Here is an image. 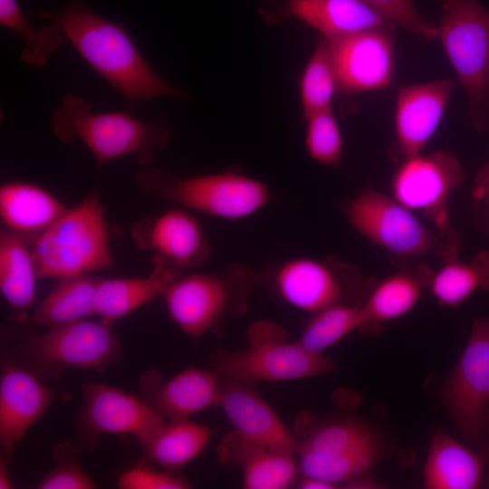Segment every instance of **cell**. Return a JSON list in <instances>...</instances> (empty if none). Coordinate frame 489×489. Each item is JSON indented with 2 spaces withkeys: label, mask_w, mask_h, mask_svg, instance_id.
I'll return each instance as SVG.
<instances>
[{
  "label": "cell",
  "mask_w": 489,
  "mask_h": 489,
  "mask_svg": "<svg viewBox=\"0 0 489 489\" xmlns=\"http://www.w3.org/2000/svg\"><path fill=\"white\" fill-rule=\"evenodd\" d=\"M38 16L62 29L67 43L124 97L128 109L161 96L184 95L149 65L125 25L96 14L84 0H70L55 12L41 10Z\"/></svg>",
  "instance_id": "6da1fadb"
},
{
  "label": "cell",
  "mask_w": 489,
  "mask_h": 489,
  "mask_svg": "<svg viewBox=\"0 0 489 489\" xmlns=\"http://www.w3.org/2000/svg\"><path fill=\"white\" fill-rule=\"evenodd\" d=\"M123 111H91L84 99L68 93L52 120L55 137L62 143L81 141L92 155L98 171L105 164L128 156L149 166L155 153L169 142L165 119L143 120Z\"/></svg>",
  "instance_id": "7a4b0ae2"
},
{
  "label": "cell",
  "mask_w": 489,
  "mask_h": 489,
  "mask_svg": "<svg viewBox=\"0 0 489 489\" xmlns=\"http://www.w3.org/2000/svg\"><path fill=\"white\" fill-rule=\"evenodd\" d=\"M256 286V273L231 263L216 271L181 274L168 284L162 298L173 323L198 339L241 318Z\"/></svg>",
  "instance_id": "3957f363"
},
{
  "label": "cell",
  "mask_w": 489,
  "mask_h": 489,
  "mask_svg": "<svg viewBox=\"0 0 489 489\" xmlns=\"http://www.w3.org/2000/svg\"><path fill=\"white\" fill-rule=\"evenodd\" d=\"M38 278L91 274L114 267L105 207L97 187L32 243Z\"/></svg>",
  "instance_id": "277c9868"
},
{
  "label": "cell",
  "mask_w": 489,
  "mask_h": 489,
  "mask_svg": "<svg viewBox=\"0 0 489 489\" xmlns=\"http://www.w3.org/2000/svg\"><path fill=\"white\" fill-rule=\"evenodd\" d=\"M135 183L143 196L229 221L248 218L273 199L265 182L235 171L178 177L144 166L137 173Z\"/></svg>",
  "instance_id": "5b68a950"
},
{
  "label": "cell",
  "mask_w": 489,
  "mask_h": 489,
  "mask_svg": "<svg viewBox=\"0 0 489 489\" xmlns=\"http://www.w3.org/2000/svg\"><path fill=\"white\" fill-rule=\"evenodd\" d=\"M340 210L356 232L398 263L436 252L445 261L458 256L461 250L460 237L453 230L433 231L414 211L372 188L348 197Z\"/></svg>",
  "instance_id": "8992f818"
},
{
  "label": "cell",
  "mask_w": 489,
  "mask_h": 489,
  "mask_svg": "<svg viewBox=\"0 0 489 489\" xmlns=\"http://www.w3.org/2000/svg\"><path fill=\"white\" fill-rule=\"evenodd\" d=\"M247 347L214 349L209 355L213 369L251 387L262 382L295 380L337 370L333 358L313 353L297 340L290 341L280 324L269 320L253 321L246 329Z\"/></svg>",
  "instance_id": "52a82bcc"
},
{
  "label": "cell",
  "mask_w": 489,
  "mask_h": 489,
  "mask_svg": "<svg viewBox=\"0 0 489 489\" xmlns=\"http://www.w3.org/2000/svg\"><path fill=\"white\" fill-rule=\"evenodd\" d=\"M437 37L467 100L476 131L489 126V9L478 0H441Z\"/></svg>",
  "instance_id": "ba28073f"
},
{
  "label": "cell",
  "mask_w": 489,
  "mask_h": 489,
  "mask_svg": "<svg viewBox=\"0 0 489 489\" xmlns=\"http://www.w3.org/2000/svg\"><path fill=\"white\" fill-rule=\"evenodd\" d=\"M257 285L311 314L337 304H361L369 290L355 266L331 256H294L270 263L257 273Z\"/></svg>",
  "instance_id": "9c48e42d"
},
{
  "label": "cell",
  "mask_w": 489,
  "mask_h": 489,
  "mask_svg": "<svg viewBox=\"0 0 489 489\" xmlns=\"http://www.w3.org/2000/svg\"><path fill=\"white\" fill-rule=\"evenodd\" d=\"M19 343V355L34 374L58 378L71 369H104L121 355L120 343L112 326L87 319L46 328L38 334L33 330Z\"/></svg>",
  "instance_id": "30bf717a"
},
{
  "label": "cell",
  "mask_w": 489,
  "mask_h": 489,
  "mask_svg": "<svg viewBox=\"0 0 489 489\" xmlns=\"http://www.w3.org/2000/svg\"><path fill=\"white\" fill-rule=\"evenodd\" d=\"M457 431L489 450V319L474 320L464 350L442 388Z\"/></svg>",
  "instance_id": "8fae6325"
},
{
  "label": "cell",
  "mask_w": 489,
  "mask_h": 489,
  "mask_svg": "<svg viewBox=\"0 0 489 489\" xmlns=\"http://www.w3.org/2000/svg\"><path fill=\"white\" fill-rule=\"evenodd\" d=\"M463 181L461 163L453 153H420L398 162L390 178L391 197L422 213L436 228L449 232L448 199Z\"/></svg>",
  "instance_id": "7c38bea8"
},
{
  "label": "cell",
  "mask_w": 489,
  "mask_h": 489,
  "mask_svg": "<svg viewBox=\"0 0 489 489\" xmlns=\"http://www.w3.org/2000/svg\"><path fill=\"white\" fill-rule=\"evenodd\" d=\"M130 236L138 249L151 254L152 265L177 276L204 265L212 253L200 222L189 210L179 206L137 221Z\"/></svg>",
  "instance_id": "4fadbf2b"
},
{
  "label": "cell",
  "mask_w": 489,
  "mask_h": 489,
  "mask_svg": "<svg viewBox=\"0 0 489 489\" xmlns=\"http://www.w3.org/2000/svg\"><path fill=\"white\" fill-rule=\"evenodd\" d=\"M82 396L77 431L79 442L89 450L104 435H130L143 440L168 421L140 396L104 383H84Z\"/></svg>",
  "instance_id": "5bb4252c"
},
{
  "label": "cell",
  "mask_w": 489,
  "mask_h": 489,
  "mask_svg": "<svg viewBox=\"0 0 489 489\" xmlns=\"http://www.w3.org/2000/svg\"><path fill=\"white\" fill-rule=\"evenodd\" d=\"M392 30H367L329 41L339 91L354 94L391 84L395 70Z\"/></svg>",
  "instance_id": "9a60e30c"
},
{
  "label": "cell",
  "mask_w": 489,
  "mask_h": 489,
  "mask_svg": "<svg viewBox=\"0 0 489 489\" xmlns=\"http://www.w3.org/2000/svg\"><path fill=\"white\" fill-rule=\"evenodd\" d=\"M453 81L440 79L403 86L395 104V141L391 158L398 163L420 154L437 129L451 94Z\"/></svg>",
  "instance_id": "2e32d148"
},
{
  "label": "cell",
  "mask_w": 489,
  "mask_h": 489,
  "mask_svg": "<svg viewBox=\"0 0 489 489\" xmlns=\"http://www.w3.org/2000/svg\"><path fill=\"white\" fill-rule=\"evenodd\" d=\"M52 388L16 362L2 363L0 375V443L8 461L31 427L56 399Z\"/></svg>",
  "instance_id": "e0dca14e"
},
{
  "label": "cell",
  "mask_w": 489,
  "mask_h": 489,
  "mask_svg": "<svg viewBox=\"0 0 489 489\" xmlns=\"http://www.w3.org/2000/svg\"><path fill=\"white\" fill-rule=\"evenodd\" d=\"M221 387V375L213 369L187 368L167 381L157 371H148L141 379L140 397L168 421L219 407Z\"/></svg>",
  "instance_id": "ac0fdd59"
},
{
  "label": "cell",
  "mask_w": 489,
  "mask_h": 489,
  "mask_svg": "<svg viewBox=\"0 0 489 489\" xmlns=\"http://www.w3.org/2000/svg\"><path fill=\"white\" fill-rule=\"evenodd\" d=\"M224 465L239 469L245 489H285L300 475L296 454L250 440L236 431L226 434L217 446Z\"/></svg>",
  "instance_id": "d6986e66"
},
{
  "label": "cell",
  "mask_w": 489,
  "mask_h": 489,
  "mask_svg": "<svg viewBox=\"0 0 489 489\" xmlns=\"http://www.w3.org/2000/svg\"><path fill=\"white\" fill-rule=\"evenodd\" d=\"M221 386L219 407L233 430L254 442L296 454L298 436L254 387L222 375Z\"/></svg>",
  "instance_id": "ffe728a7"
},
{
  "label": "cell",
  "mask_w": 489,
  "mask_h": 489,
  "mask_svg": "<svg viewBox=\"0 0 489 489\" xmlns=\"http://www.w3.org/2000/svg\"><path fill=\"white\" fill-rule=\"evenodd\" d=\"M281 12L331 42L367 30L394 29L395 25L362 0H287Z\"/></svg>",
  "instance_id": "44dd1931"
},
{
  "label": "cell",
  "mask_w": 489,
  "mask_h": 489,
  "mask_svg": "<svg viewBox=\"0 0 489 489\" xmlns=\"http://www.w3.org/2000/svg\"><path fill=\"white\" fill-rule=\"evenodd\" d=\"M432 274L428 265L419 264L400 269L377 283L360 304L363 322L360 331L376 333L384 322L410 312L424 290L428 289Z\"/></svg>",
  "instance_id": "7402d4cb"
},
{
  "label": "cell",
  "mask_w": 489,
  "mask_h": 489,
  "mask_svg": "<svg viewBox=\"0 0 489 489\" xmlns=\"http://www.w3.org/2000/svg\"><path fill=\"white\" fill-rule=\"evenodd\" d=\"M68 207L53 193L34 183L9 181L0 186V218L4 229L31 244Z\"/></svg>",
  "instance_id": "603a6c76"
},
{
  "label": "cell",
  "mask_w": 489,
  "mask_h": 489,
  "mask_svg": "<svg viewBox=\"0 0 489 489\" xmlns=\"http://www.w3.org/2000/svg\"><path fill=\"white\" fill-rule=\"evenodd\" d=\"M37 271L31 243L1 228L0 291L9 308L10 321L23 325L35 302Z\"/></svg>",
  "instance_id": "cb8c5ba5"
},
{
  "label": "cell",
  "mask_w": 489,
  "mask_h": 489,
  "mask_svg": "<svg viewBox=\"0 0 489 489\" xmlns=\"http://www.w3.org/2000/svg\"><path fill=\"white\" fill-rule=\"evenodd\" d=\"M484 458L441 429L432 435L423 469L427 489H475L484 475Z\"/></svg>",
  "instance_id": "d4e9b609"
},
{
  "label": "cell",
  "mask_w": 489,
  "mask_h": 489,
  "mask_svg": "<svg viewBox=\"0 0 489 489\" xmlns=\"http://www.w3.org/2000/svg\"><path fill=\"white\" fill-rule=\"evenodd\" d=\"M101 279L93 273L56 279L22 329L48 328L95 316V293Z\"/></svg>",
  "instance_id": "484cf974"
},
{
  "label": "cell",
  "mask_w": 489,
  "mask_h": 489,
  "mask_svg": "<svg viewBox=\"0 0 489 489\" xmlns=\"http://www.w3.org/2000/svg\"><path fill=\"white\" fill-rule=\"evenodd\" d=\"M177 275L158 265H152L147 276L131 278L101 277L95 293L96 316L112 324L139 307L162 297L168 284Z\"/></svg>",
  "instance_id": "4316f807"
},
{
  "label": "cell",
  "mask_w": 489,
  "mask_h": 489,
  "mask_svg": "<svg viewBox=\"0 0 489 489\" xmlns=\"http://www.w3.org/2000/svg\"><path fill=\"white\" fill-rule=\"evenodd\" d=\"M298 436L296 454L340 455L355 452L383 450L373 427L356 417H334L312 421Z\"/></svg>",
  "instance_id": "83f0119b"
},
{
  "label": "cell",
  "mask_w": 489,
  "mask_h": 489,
  "mask_svg": "<svg viewBox=\"0 0 489 489\" xmlns=\"http://www.w3.org/2000/svg\"><path fill=\"white\" fill-rule=\"evenodd\" d=\"M213 433L209 427L190 418L168 420L159 430L138 443L150 462L173 472L197 458Z\"/></svg>",
  "instance_id": "f1b7e54d"
},
{
  "label": "cell",
  "mask_w": 489,
  "mask_h": 489,
  "mask_svg": "<svg viewBox=\"0 0 489 489\" xmlns=\"http://www.w3.org/2000/svg\"><path fill=\"white\" fill-rule=\"evenodd\" d=\"M442 307L456 308L476 291H489V250L478 252L468 262L458 256L444 261L433 272L429 287Z\"/></svg>",
  "instance_id": "f546056e"
},
{
  "label": "cell",
  "mask_w": 489,
  "mask_h": 489,
  "mask_svg": "<svg viewBox=\"0 0 489 489\" xmlns=\"http://www.w3.org/2000/svg\"><path fill=\"white\" fill-rule=\"evenodd\" d=\"M0 24L23 38L21 59L36 68L44 66L52 54L67 43L62 29L54 23L34 28L17 0H0Z\"/></svg>",
  "instance_id": "4dcf8cb0"
},
{
  "label": "cell",
  "mask_w": 489,
  "mask_h": 489,
  "mask_svg": "<svg viewBox=\"0 0 489 489\" xmlns=\"http://www.w3.org/2000/svg\"><path fill=\"white\" fill-rule=\"evenodd\" d=\"M302 117L331 109L338 89L337 74L330 42L321 37L300 79Z\"/></svg>",
  "instance_id": "1f68e13d"
},
{
  "label": "cell",
  "mask_w": 489,
  "mask_h": 489,
  "mask_svg": "<svg viewBox=\"0 0 489 489\" xmlns=\"http://www.w3.org/2000/svg\"><path fill=\"white\" fill-rule=\"evenodd\" d=\"M360 304H337L315 313L304 325L297 341L307 350L323 353L362 326Z\"/></svg>",
  "instance_id": "d6a6232c"
},
{
  "label": "cell",
  "mask_w": 489,
  "mask_h": 489,
  "mask_svg": "<svg viewBox=\"0 0 489 489\" xmlns=\"http://www.w3.org/2000/svg\"><path fill=\"white\" fill-rule=\"evenodd\" d=\"M300 474L340 485L369 474L383 456V450H369L340 455L296 454Z\"/></svg>",
  "instance_id": "836d02e7"
},
{
  "label": "cell",
  "mask_w": 489,
  "mask_h": 489,
  "mask_svg": "<svg viewBox=\"0 0 489 489\" xmlns=\"http://www.w3.org/2000/svg\"><path fill=\"white\" fill-rule=\"evenodd\" d=\"M305 120V149L310 158L325 167L340 166L343 140L332 109L314 113Z\"/></svg>",
  "instance_id": "e575fe53"
},
{
  "label": "cell",
  "mask_w": 489,
  "mask_h": 489,
  "mask_svg": "<svg viewBox=\"0 0 489 489\" xmlns=\"http://www.w3.org/2000/svg\"><path fill=\"white\" fill-rule=\"evenodd\" d=\"M82 446L76 441H63L55 446L53 458L55 467L38 484L39 489H94L97 484L80 465Z\"/></svg>",
  "instance_id": "d590c367"
},
{
  "label": "cell",
  "mask_w": 489,
  "mask_h": 489,
  "mask_svg": "<svg viewBox=\"0 0 489 489\" xmlns=\"http://www.w3.org/2000/svg\"><path fill=\"white\" fill-rule=\"evenodd\" d=\"M395 25L424 42L437 38V25L426 20L413 0H362Z\"/></svg>",
  "instance_id": "8d00e7d4"
},
{
  "label": "cell",
  "mask_w": 489,
  "mask_h": 489,
  "mask_svg": "<svg viewBox=\"0 0 489 489\" xmlns=\"http://www.w3.org/2000/svg\"><path fill=\"white\" fill-rule=\"evenodd\" d=\"M120 489H187L191 484L171 471H158L146 465H137L118 478Z\"/></svg>",
  "instance_id": "74e56055"
},
{
  "label": "cell",
  "mask_w": 489,
  "mask_h": 489,
  "mask_svg": "<svg viewBox=\"0 0 489 489\" xmlns=\"http://www.w3.org/2000/svg\"><path fill=\"white\" fill-rule=\"evenodd\" d=\"M472 197L475 203L489 206V161L475 175Z\"/></svg>",
  "instance_id": "f35d334b"
},
{
  "label": "cell",
  "mask_w": 489,
  "mask_h": 489,
  "mask_svg": "<svg viewBox=\"0 0 489 489\" xmlns=\"http://www.w3.org/2000/svg\"><path fill=\"white\" fill-rule=\"evenodd\" d=\"M294 487L295 488H299V489H334V488H339L338 485L334 484H331L330 482H327V481H324V480H321V479H319V478H315V477H312V476H307V475H303L302 474H300V475L298 476L295 484H294Z\"/></svg>",
  "instance_id": "ab89813d"
},
{
  "label": "cell",
  "mask_w": 489,
  "mask_h": 489,
  "mask_svg": "<svg viewBox=\"0 0 489 489\" xmlns=\"http://www.w3.org/2000/svg\"><path fill=\"white\" fill-rule=\"evenodd\" d=\"M340 488L348 489H378L382 488V484L373 479L370 474L363 475L349 480L340 485Z\"/></svg>",
  "instance_id": "60d3db41"
},
{
  "label": "cell",
  "mask_w": 489,
  "mask_h": 489,
  "mask_svg": "<svg viewBox=\"0 0 489 489\" xmlns=\"http://www.w3.org/2000/svg\"><path fill=\"white\" fill-rule=\"evenodd\" d=\"M476 208L478 227L489 235V206L476 203Z\"/></svg>",
  "instance_id": "b9f144b4"
},
{
  "label": "cell",
  "mask_w": 489,
  "mask_h": 489,
  "mask_svg": "<svg viewBox=\"0 0 489 489\" xmlns=\"http://www.w3.org/2000/svg\"><path fill=\"white\" fill-rule=\"evenodd\" d=\"M14 488L11 475L6 466V459L1 457L0 460V489Z\"/></svg>",
  "instance_id": "7bdbcfd3"
},
{
  "label": "cell",
  "mask_w": 489,
  "mask_h": 489,
  "mask_svg": "<svg viewBox=\"0 0 489 489\" xmlns=\"http://www.w3.org/2000/svg\"><path fill=\"white\" fill-rule=\"evenodd\" d=\"M488 456H489V450H488Z\"/></svg>",
  "instance_id": "ee69618b"
}]
</instances>
